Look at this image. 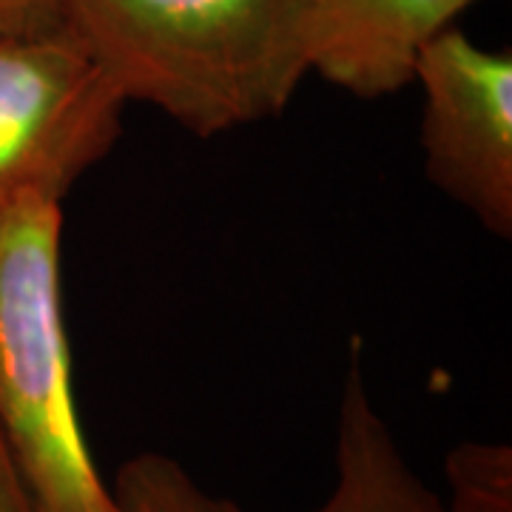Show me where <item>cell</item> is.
<instances>
[{
    "instance_id": "6da1fadb",
    "label": "cell",
    "mask_w": 512,
    "mask_h": 512,
    "mask_svg": "<svg viewBox=\"0 0 512 512\" xmlns=\"http://www.w3.org/2000/svg\"><path fill=\"white\" fill-rule=\"evenodd\" d=\"M63 29L126 106L200 137L276 117L311 72V0H66Z\"/></svg>"
},
{
    "instance_id": "52a82bcc",
    "label": "cell",
    "mask_w": 512,
    "mask_h": 512,
    "mask_svg": "<svg viewBox=\"0 0 512 512\" xmlns=\"http://www.w3.org/2000/svg\"><path fill=\"white\" fill-rule=\"evenodd\" d=\"M111 495L120 512H222V498H211L180 461L163 453L128 458Z\"/></svg>"
},
{
    "instance_id": "8992f818",
    "label": "cell",
    "mask_w": 512,
    "mask_h": 512,
    "mask_svg": "<svg viewBox=\"0 0 512 512\" xmlns=\"http://www.w3.org/2000/svg\"><path fill=\"white\" fill-rule=\"evenodd\" d=\"M222 512H248L222 498ZM313 512H447L407 464L393 430L370 399L365 373L353 359L336 421V481Z\"/></svg>"
},
{
    "instance_id": "7a4b0ae2",
    "label": "cell",
    "mask_w": 512,
    "mask_h": 512,
    "mask_svg": "<svg viewBox=\"0 0 512 512\" xmlns=\"http://www.w3.org/2000/svg\"><path fill=\"white\" fill-rule=\"evenodd\" d=\"M60 234V202L0 208V433L35 512H120L74 404Z\"/></svg>"
},
{
    "instance_id": "3957f363",
    "label": "cell",
    "mask_w": 512,
    "mask_h": 512,
    "mask_svg": "<svg viewBox=\"0 0 512 512\" xmlns=\"http://www.w3.org/2000/svg\"><path fill=\"white\" fill-rule=\"evenodd\" d=\"M123 97L66 29L0 35V208L55 200L109 154Z\"/></svg>"
},
{
    "instance_id": "277c9868",
    "label": "cell",
    "mask_w": 512,
    "mask_h": 512,
    "mask_svg": "<svg viewBox=\"0 0 512 512\" xmlns=\"http://www.w3.org/2000/svg\"><path fill=\"white\" fill-rule=\"evenodd\" d=\"M424 92L421 148L430 183L490 234L512 237V57L476 46L456 26L413 60Z\"/></svg>"
},
{
    "instance_id": "30bf717a",
    "label": "cell",
    "mask_w": 512,
    "mask_h": 512,
    "mask_svg": "<svg viewBox=\"0 0 512 512\" xmlns=\"http://www.w3.org/2000/svg\"><path fill=\"white\" fill-rule=\"evenodd\" d=\"M0 512H35L23 487V478L12 461V453L3 441V433H0Z\"/></svg>"
},
{
    "instance_id": "9c48e42d",
    "label": "cell",
    "mask_w": 512,
    "mask_h": 512,
    "mask_svg": "<svg viewBox=\"0 0 512 512\" xmlns=\"http://www.w3.org/2000/svg\"><path fill=\"white\" fill-rule=\"evenodd\" d=\"M66 0H0V35H46L63 29Z\"/></svg>"
},
{
    "instance_id": "ba28073f",
    "label": "cell",
    "mask_w": 512,
    "mask_h": 512,
    "mask_svg": "<svg viewBox=\"0 0 512 512\" xmlns=\"http://www.w3.org/2000/svg\"><path fill=\"white\" fill-rule=\"evenodd\" d=\"M447 512H512V450L507 444L467 441L450 450Z\"/></svg>"
},
{
    "instance_id": "5b68a950",
    "label": "cell",
    "mask_w": 512,
    "mask_h": 512,
    "mask_svg": "<svg viewBox=\"0 0 512 512\" xmlns=\"http://www.w3.org/2000/svg\"><path fill=\"white\" fill-rule=\"evenodd\" d=\"M481 0H311V72L376 100L413 80L419 49Z\"/></svg>"
}]
</instances>
